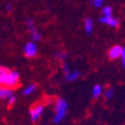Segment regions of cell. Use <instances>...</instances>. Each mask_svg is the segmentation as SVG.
I'll use <instances>...</instances> for the list:
<instances>
[{"instance_id":"6da1fadb","label":"cell","mask_w":125,"mask_h":125,"mask_svg":"<svg viewBox=\"0 0 125 125\" xmlns=\"http://www.w3.org/2000/svg\"><path fill=\"white\" fill-rule=\"evenodd\" d=\"M20 75L17 71H11L0 66V86L14 88L19 85Z\"/></svg>"},{"instance_id":"7a4b0ae2","label":"cell","mask_w":125,"mask_h":125,"mask_svg":"<svg viewBox=\"0 0 125 125\" xmlns=\"http://www.w3.org/2000/svg\"><path fill=\"white\" fill-rule=\"evenodd\" d=\"M68 110V104L63 98H57L55 102V113H54V123H59L63 120L66 116Z\"/></svg>"},{"instance_id":"3957f363","label":"cell","mask_w":125,"mask_h":125,"mask_svg":"<svg viewBox=\"0 0 125 125\" xmlns=\"http://www.w3.org/2000/svg\"><path fill=\"white\" fill-rule=\"evenodd\" d=\"M44 111V105L42 103H36L30 108L29 114H30V118L32 122H37L39 118L42 115V113Z\"/></svg>"},{"instance_id":"277c9868","label":"cell","mask_w":125,"mask_h":125,"mask_svg":"<svg viewBox=\"0 0 125 125\" xmlns=\"http://www.w3.org/2000/svg\"><path fill=\"white\" fill-rule=\"evenodd\" d=\"M24 55L27 58H33L37 55V46L33 41L27 42L24 46Z\"/></svg>"},{"instance_id":"5b68a950","label":"cell","mask_w":125,"mask_h":125,"mask_svg":"<svg viewBox=\"0 0 125 125\" xmlns=\"http://www.w3.org/2000/svg\"><path fill=\"white\" fill-rule=\"evenodd\" d=\"M99 21L103 24H106L108 26H111L113 28H117L119 26V20L117 18H114L111 16H102L100 19H99Z\"/></svg>"},{"instance_id":"8992f818","label":"cell","mask_w":125,"mask_h":125,"mask_svg":"<svg viewBox=\"0 0 125 125\" xmlns=\"http://www.w3.org/2000/svg\"><path fill=\"white\" fill-rule=\"evenodd\" d=\"M121 54H122V46L120 45H114L108 51V56L112 60L121 57Z\"/></svg>"},{"instance_id":"52a82bcc","label":"cell","mask_w":125,"mask_h":125,"mask_svg":"<svg viewBox=\"0 0 125 125\" xmlns=\"http://www.w3.org/2000/svg\"><path fill=\"white\" fill-rule=\"evenodd\" d=\"M13 95V90L5 86H0V99L5 100Z\"/></svg>"},{"instance_id":"ba28073f","label":"cell","mask_w":125,"mask_h":125,"mask_svg":"<svg viewBox=\"0 0 125 125\" xmlns=\"http://www.w3.org/2000/svg\"><path fill=\"white\" fill-rule=\"evenodd\" d=\"M64 76H65V79L69 82H72V81H75L77 80L79 77H80V72L78 70H75V71H68L66 73H64Z\"/></svg>"},{"instance_id":"9c48e42d","label":"cell","mask_w":125,"mask_h":125,"mask_svg":"<svg viewBox=\"0 0 125 125\" xmlns=\"http://www.w3.org/2000/svg\"><path fill=\"white\" fill-rule=\"evenodd\" d=\"M28 30H29V32H30V34H31V38H32V40H33V42L35 41H39L40 39H41V34H40V32L37 30V28L35 27V25L34 26H31V27H28Z\"/></svg>"},{"instance_id":"30bf717a","label":"cell","mask_w":125,"mask_h":125,"mask_svg":"<svg viewBox=\"0 0 125 125\" xmlns=\"http://www.w3.org/2000/svg\"><path fill=\"white\" fill-rule=\"evenodd\" d=\"M84 28H85V31L88 35H90L93 31V20L89 17L85 18L84 19Z\"/></svg>"},{"instance_id":"8fae6325","label":"cell","mask_w":125,"mask_h":125,"mask_svg":"<svg viewBox=\"0 0 125 125\" xmlns=\"http://www.w3.org/2000/svg\"><path fill=\"white\" fill-rule=\"evenodd\" d=\"M102 93H103V89H102L101 85L96 84L94 87H93V89H92V96H93V98H95V99L99 98Z\"/></svg>"},{"instance_id":"7c38bea8","label":"cell","mask_w":125,"mask_h":125,"mask_svg":"<svg viewBox=\"0 0 125 125\" xmlns=\"http://www.w3.org/2000/svg\"><path fill=\"white\" fill-rule=\"evenodd\" d=\"M37 89V85L36 84H31L29 86H27L26 88H24V90L22 91V94L24 96H28V95H31L32 93L35 92V90Z\"/></svg>"},{"instance_id":"4fadbf2b","label":"cell","mask_w":125,"mask_h":125,"mask_svg":"<svg viewBox=\"0 0 125 125\" xmlns=\"http://www.w3.org/2000/svg\"><path fill=\"white\" fill-rule=\"evenodd\" d=\"M103 93H104V97H105V99L106 100H110L114 95V90L111 87H108V88L105 89V91H104Z\"/></svg>"},{"instance_id":"5bb4252c","label":"cell","mask_w":125,"mask_h":125,"mask_svg":"<svg viewBox=\"0 0 125 125\" xmlns=\"http://www.w3.org/2000/svg\"><path fill=\"white\" fill-rule=\"evenodd\" d=\"M54 57L56 59H59L61 61H63L67 58V53L66 52H63V51H59V52H56V53L54 54Z\"/></svg>"},{"instance_id":"9a60e30c","label":"cell","mask_w":125,"mask_h":125,"mask_svg":"<svg viewBox=\"0 0 125 125\" xmlns=\"http://www.w3.org/2000/svg\"><path fill=\"white\" fill-rule=\"evenodd\" d=\"M102 15L103 16H111L112 15V8L111 6H105L102 8Z\"/></svg>"},{"instance_id":"2e32d148","label":"cell","mask_w":125,"mask_h":125,"mask_svg":"<svg viewBox=\"0 0 125 125\" xmlns=\"http://www.w3.org/2000/svg\"><path fill=\"white\" fill-rule=\"evenodd\" d=\"M104 0H90V4L94 7H101Z\"/></svg>"},{"instance_id":"e0dca14e","label":"cell","mask_w":125,"mask_h":125,"mask_svg":"<svg viewBox=\"0 0 125 125\" xmlns=\"http://www.w3.org/2000/svg\"><path fill=\"white\" fill-rule=\"evenodd\" d=\"M7 100H8V107L10 108V107H12L14 104H15V102H16V97H15L14 95H12L11 97H9Z\"/></svg>"},{"instance_id":"ac0fdd59","label":"cell","mask_w":125,"mask_h":125,"mask_svg":"<svg viewBox=\"0 0 125 125\" xmlns=\"http://www.w3.org/2000/svg\"><path fill=\"white\" fill-rule=\"evenodd\" d=\"M121 60H122V66L125 69V45L122 47V54H121Z\"/></svg>"},{"instance_id":"d6986e66","label":"cell","mask_w":125,"mask_h":125,"mask_svg":"<svg viewBox=\"0 0 125 125\" xmlns=\"http://www.w3.org/2000/svg\"><path fill=\"white\" fill-rule=\"evenodd\" d=\"M25 24L27 27L34 26V20L32 18H27V20H25Z\"/></svg>"},{"instance_id":"ffe728a7","label":"cell","mask_w":125,"mask_h":125,"mask_svg":"<svg viewBox=\"0 0 125 125\" xmlns=\"http://www.w3.org/2000/svg\"><path fill=\"white\" fill-rule=\"evenodd\" d=\"M12 7H13V5H12V3H7V5H6V8H7V11L8 12H10V11H12Z\"/></svg>"}]
</instances>
